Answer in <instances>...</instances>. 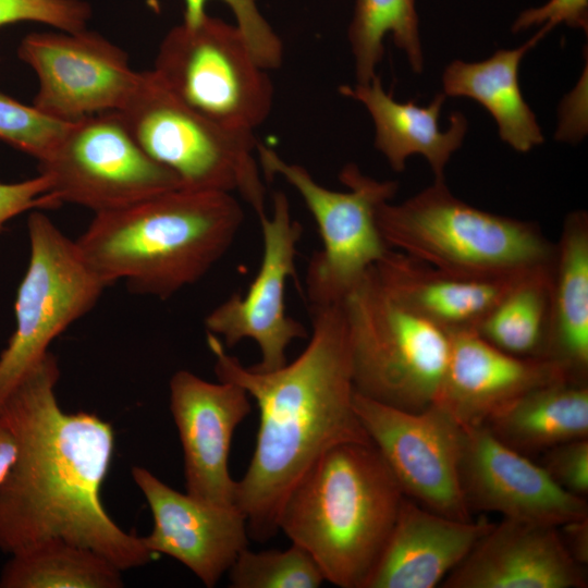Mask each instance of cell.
<instances>
[{
	"label": "cell",
	"mask_w": 588,
	"mask_h": 588,
	"mask_svg": "<svg viewBox=\"0 0 588 588\" xmlns=\"http://www.w3.org/2000/svg\"><path fill=\"white\" fill-rule=\"evenodd\" d=\"M264 252L259 270L244 294L233 293L205 318L208 333L229 348L245 339L256 342L260 362L250 366L271 371L287 363L290 344L308 336L304 324L286 314L285 287L296 278V253L302 237L301 223L292 218L283 192L272 195L270 215L259 218Z\"/></svg>",
	"instance_id": "cell-14"
},
{
	"label": "cell",
	"mask_w": 588,
	"mask_h": 588,
	"mask_svg": "<svg viewBox=\"0 0 588 588\" xmlns=\"http://www.w3.org/2000/svg\"><path fill=\"white\" fill-rule=\"evenodd\" d=\"M257 159L265 180L282 177L299 194L314 217L322 242L309 260L306 295L310 310L341 304L366 271L391 248L377 223L381 204L397 192L394 181H379L347 163L339 177L347 187L333 191L319 184L308 170L285 161L262 143Z\"/></svg>",
	"instance_id": "cell-8"
},
{
	"label": "cell",
	"mask_w": 588,
	"mask_h": 588,
	"mask_svg": "<svg viewBox=\"0 0 588 588\" xmlns=\"http://www.w3.org/2000/svg\"><path fill=\"white\" fill-rule=\"evenodd\" d=\"M571 556L580 565L588 563V517L569 520L558 527Z\"/></svg>",
	"instance_id": "cell-36"
},
{
	"label": "cell",
	"mask_w": 588,
	"mask_h": 588,
	"mask_svg": "<svg viewBox=\"0 0 588 588\" xmlns=\"http://www.w3.org/2000/svg\"><path fill=\"white\" fill-rule=\"evenodd\" d=\"M228 573L233 588H317L326 580L314 558L295 543L285 550L245 548Z\"/></svg>",
	"instance_id": "cell-29"
},
{
	"label": "cell",
	"mask_w": 588,
	"mask_h": 588,
	"mask_svg": "<svg viewBox=\"0 0 588 588\" xmlns=\"http://www.w3.org/2000/svg\"><path fill=\"white\" fill-rule=\"evenodd\" d=\"M17 54L38 81L32 106L64 123L119 110L139 76L122 48L87 28L28 34Z\"/></svg>",
	"instance_id": "cell-13"
},
{
	"label": "cell",
	"mask_w": 588,
	"mask_h": 588,
	"mask_svg": "<svg viewBox=\"0 0 588 588\" xmlns=\"http://www.w3.org/2000/svg\"><path fill=\"white\" fill-rule=\"evenodd\" d=\"M341 95L365 106L375 125V147L395 172L405 169L406 159L421 155L430 164L434 180H444V169L467 131V120L458 111L450 115V126L440 131L439 117L445 95L439 93L420 107L414 101L399 102L384 90L376 75L369 83L342 85Z\"/></svg>",
	"instance_id": "cell-22"
},
{
	"label": "cell",
	"mask_w": 588,
	"mask_h": 588,
	"mask_svg": "<svg viewBox=\"0 0 588 588\" xmlns=\"http://www.w3.org/2000/svg\"><path fill=\"white\" fill-rule=\"evenodd\" d=\"M405 494L372 442L327 450L287 494L279 530L341 588H364Z\"/></svg>",
	"instance_id": "cell-4"
},
{
	"label": "cell",
	"mask_w": 588,
	"mask_h": 588,
	"mask_svg": "<svg viewBox=\"0 0 588 588\" xmlns=\"http://www.w3.org/2000/svg\"><path fill=\"white\" fill-rule=\"evenodd\" d=\"M551 268L552 264L520 275L481 320L477 333L509 354L544 358Z\"/></svg>",
	"instance_id": "cell-26"
},
{
	"label": "cell",
	"mask_w": 588,
	"mask_h": 588,
	"mask_svg": "<svg viewBox=\"0 0 588 588\" xmlns=\"http://www.w3.org/2000/svg\"><path fill=\"white\" fill-rule=\"evenodd\" d=\"M311 316L305 350L271 371L244 366L207 332L218 379L244 388L259 408L255 450L235 485V506L255 541L264 542L279 531L287 494L320 455L343 442H371L354 411L341 304L311 310Z\"/></svg>",
	"instance_id": "cell-2"
},
{
	"label": "cell",
	"mask_w": 588,
	"mask_h": 588,
	"mask_svg": "<svg viewBox=\"0 0 588 588\" xmlns=\"http://www.w3.org/2000/svg\"><path fill=\"white\" fill-rule=\"evenodd\" d=\"M152 515V529L142 537L155 555L166 554L215 587L248 544L245 516L236 507H220L181 493L148 469L132 468Z\"/></svg>",
	"instance_id": "cell-17"
},
{
	"label": "cell",
	"mask_w": 588,
	"mask_h": 588,
	"mask_svg": "<svg viewBox=\"0 0 588 588\" xmlns=\"http://www.w3.org/2000/svg\"><path fill=\"white\" fill-rule=\"evenodd\" d=\"M550 30L541 28L515 49H499L479 62L455 60L443 73V94L468 97L494 119L500 138L518 152H528L544 140L536 115L525 101L518 82L524 56Z\"/></svg>",
	"instance_id": "cell-24"
},
{
	"label": "cell",
	"mask_w": 588,
	"mask_h": 588,
	"mask_svg": "<svg viewBox=\"0 0 588 588\" xmlns=\"http://www.w3.org/2000/svg\"><path fill=\"white\" fill-rule=\"evenodd\" d=\"M391 249L451 274L500 278L552 264L555 244L529 221L478 209L455 197L444 180L377 211Z\"/></svg>",
	"instance_id": "cell-5"
},
{
	"label": "cell",
	"mask_w": 588,
	"mask_h": 588,
	"mask_svg": "<svg viewBox=\"0 0 588 588\" xmlns=\"http://www.w3.org/2000/svg\"><path fill=\"white\" fill-rule=\"evenodd\" d=\"M355 392L404 411L437 399L450 334L397 302L372 267L341 302Z\"/></svg>",
	"instance_id": "cell-7"
},
{
	"label": "cell",
	"mask_w": 588,
	"mask_h": 588,
	"mask_svg": "<svg viewBox=\"0 0 588 588\" xmlns=\"http://www.w3.org/2000/svg\"><path fill=\"white\" fill-rule=\"evenodd\" d=\"M482 426L527 456L588 438L587 382L566 380L537 388L492 414Z\"/></svg>",
	"instance_id": "cell-25"
},
{
	"label": "cell",
	"mask_w": 588,
	"mask_h": 588,
	"mask_svg": "<svg viewBox=\"0 0 588 588\" xmlns=\"http://www.w3.org/2000/svg\"><path fill=\"white\" fill-rule=\"evenodd\" d=\"M372 269L397 302L448 333L476 330L500 298L526 273L500 278L462 277L395 249H390Z\"/></svg>",
	"instance_id": "cell-21"
},
{
	"label": "cell",
	"mask_w": 588,
	"mask_h": 588,
	"mask_svg": "<svg viewBox=\"0 0 588 588\" xmlns=\"http://www.w3.org/2000/svg\"><path fill=\"white\" fill-rule=\"evenodd\" d=\"M68 125L0 91V139L38 161L51 150Z\"/></svg>",
	"instance_id": "cell-30"
},
{
	"label": "cell",
	"mask_w": 588,
	"mask_h": 588,
	"mask_svg": "<svg viewBox=\"0 0 588 588\" xmlns=\"http://www.w3.org/2000/svg\"><path fill=\"white\" fill-rule=\"evenodd\" d=\"M39 162L54 199L100 213L181 188L176 176L135 142L119 112L69 123Z\"/></svg>",
	"instance_id": "cell-11"
},
{
	"label": "cell",
	"mask_w": 588,
	"mask_h": 588,
	"mask_svg": "<svg viewBox=\"0 0 588 588\" xmlns=\"http://www.w3.org/2000/svg\"><path fill=\"white\" fill-rule=\"evenodd\" d=\"M208 0H184V23L198 24L207 14ZM231 9L235 25L243 34L257 62L266 69H278L283 61V44L262 15L258 0H221Z\"/></svg>",
	"instance_id": "cell-31"
},
{
	"label": "cell",
	"mask_w": 588,
	"mask_h": 588,
	"mask_svg": "<svg viewBox=\"0 0 588 588\" xmlns=\"http://www.w3.org/2000/svg\"><path fill=\"white\" fill-rule=\"evenodd\" d=\"M243 222L233 194L175 188L95 213L75 242L108 285L123 280L136 294L166 299L200 280Z\"/></svg>",
	"instance_id": "cell-3"
},
{
	"label": "cell",
	"mask_w": 588,
	"mask_h": 588,
	"mask_svg": "<svg viewBox=\"0 0 588 588\" xmlns=\"http://www.w3.org/2000/svg\"><path fill=\"white\" fill-rule=\"evenodd\" d=\"M449 334L448 364L433 404L463 427L483 425L492 414L537 388L574 381L555 362L509 354L476 330Z\"/></svg>",
	"instance_id": "cell-18"
},
{
	"label": "cell",
	"mask_w": 588,
	"mask_h": 588,
	"mask_svg": "<svg viewBox=\"0 0 588 588\" xmlns=\"http://www.w3.org/2000/svg\"><path fill=\"white\" fill-rule=\"evenodd\" d=\"M391 35L403 50L415 73H420L424 58L416 0H355L347 37L359 84L369 83L384 53L383 41Z\"/></svg>",
	"instance_id": "cell-28"
},
{
	"label": "cell",
	"mask_w": 588,
	"mask_h": 588,
	"mask_svg": "<svg viewBox=\"0 0 588 588\" xmlns=\"http://www.w3.org/2000/svg\"><path fill=\"white\" fill-rule=\"evenodd\" d=\"M544 358L577 382L588 373V216L569 213L551 268L550 324Z\"/></svg>",
	"instance_id": "cell-23"
},
{
	"label": "cell",
	"mask_w": 588,
	"mask_h": 588,
	"mask_svg": "<svg viewBox=\"0 0 588 588\" xmlns=\"http://www.w3.org/2000/svg\"><path fill=\"white\" fill-rule=\"evenodd\" d=\"M90 5L83 0H0V26L36 22L61 32L87 28Z\"/></svg>",
	"instance_id": "cell-32"
},
{
	"label": "cell",
	"mask_w": 588,
	"mask_h": 588,
	"mask_svg": "<svg viewBox=\"0 0 588 588\" xmlns=\"http://www.w3.org/2000/svg\"><path fill=\"white\" fill-rule=\"evenodd\" d=\"M57 205L48 179L40 173L22 182L0 183V231L10 219L24 211Z\"/></svg>",
	"instance_id": "cell-34"
},
{
	"label": "cell",
	"mask_w": 588,
	"mask_h": 588,
	"mask_svg": "<svg viewBox=\"0 0 588 588\" xmlns=\"http://www.w3.org/2000/svg\"><path fill=\"white\" fill-rule=\"evenodd\" d=\"M16 453V439L9 426L0 417V482L13 464Z\"/></svg>",
	"instance_id": "cell-37"
},
{
	"label": "cell",
	"mask_w": 588,
	"mask_h": 588,
	"mask_svg": "<svg viewBox=\"0 0 588 588\" xmlns=\"http://www.w3.org/2000/svg\"><path fill=\"white\" fill-rule=\"evenodd\" d=\"M541 466L569 493L588 494V438L558 444L542 453Z\"/></svg>",
	"instance_id": "cell-33"
},
{
	"label": "cell",
	"mask_w": 588,
	"mask_h": 588,
	"mask_svg": "<svg viewBox=\"0 0 588 588\" xmlns=\"http://www.w3.org/2000/svg\"><path fill=\"white\" fill-rule=\"evenodd\" d=\"M561 23L587 32L588 0H549L540 7L527 9L516 17L512 30L517 33L539 25L553 29Z\"/></svg>",
	"instance_id": "cell-35"
},
{
	"label": "cell",
	"mask_w": 588,
	"mask_h": 588,
	"mask_svg": "<svg viewBox=\"0 0 588 588\" xmlns=\"http://www.w3.org/2000/svg\"><path fill=\"white\" fill-rule=\"evenodd\" d=\"M465 429L461 483L469 509L555 527L588 517L586 499L563 489L540 464L482 425Z\"/></svg>",
	"instance_id": "cell-16"
},
{
	"label": "cell",
	"mask_w": 588,
	"mask_h": 588,
	"mask_svg": "<svg viewBox=\"0 0 588 588\" xmlns=\"http://www.w3.org/2000/svg\"><path fill=\"white\" fill-rule=\"evenodd\" d=\"M493 525L451 518L404 497L364 588H433Z\"/></svg>",
	"instance_id": "cell-20"
},
{
	"label": "cell",
	"mask_w": 588,
	"mask_h": 588,
	"mask_svg": "<svg viewBox=\"0 0 588 588\" xmlns=\"http://www.w3.org/2000/svg\"><path fill=\"white\" fill-rule=\"evenodd\" d=\"M59 376L48 352L0 404L17 444L0 482V550L15 555L64 542L95 551L121 571L143 566L155 554L142 537L120 528L101 501L113 429L95 414L63 412Z\"/></svg>",
	"instance_id": "cell-1"
},
{
	"label": "cell",
	"mask_w": 588,
	"mask_h": 588,
	"mask_svg": "<svg viewBox=\"0 0 588 588\" xmlns=\"http://www.w3.org/2000/svg\"><path fill=\"white\" fill-rule=\"evenodd\" d=\"M353 405L405 497L441 515L471 519L461 483L465 427L437 404L404 411L355 392Z\"/></svg>",
	"instance_id": "cell-12"
},
{
	"label": "cell",
	"mask_w": 588,
	"mask_h": 588,
	"mask_svg": "<svg viewBox=\"0 0 588 588\" xmlns=\"http://www.w3.org/2000/svg\"><path fill=\"white\" fill-rule=\"evenodd\" d=\"M30 255L15 299L16 328L0 354V404L49 351L50 343L86 315L109 286L42 212L27 220Z\"/></svg>",
	"instance_id": "cell-10"
},
{
	"label": "cell",
	"mask_w": 588,
	"mask_h": 588,
	"mask_svg": "<svg viewBox=\"0 0 588 588\" xmlns=\"http://www.w3.org/2000/svg\"><path fill=\"white\" fill-rule=\"evenodd\" d=\"M157 77L179 100L231 130L254 132L269 117L273 85L234 24L206 14L161 40Z\"/></svg>",
	"instance_id": "cell-9"
},
{
	"label": "cell",
	"mask_w": 588,
	"mask_h": 588,
	"mask_svg": "<svg viewBox=\"0 0 588 588\" xmlns=\"http://www.w3.org/2000/svg\"><path fill=\"white\" fill-rule=\"evenodd\" d=\"M139 147L172 172L181 188L237 193L258 218L267 188L254 132L224 127L179 100L152 70L117 110Z\"/></svg>",
	"instance_id": "cell-6"
},
{
	"label": "cell",
	"mask_w": 588,
	"mask_h": 588,
	"mask_svg": "<svg viewBox=\"0 0 588 588\" xmlns=\"http://www.w3.org/2000/svg\"><path fill=\"white\" fill-rule=\"evenodd\" d=\"M559 528L504 518L441 583L444 588H584L587 574Z\"/></svg>",
	"instance_id": "cell-19"
},
{
	"label": "cell",
	"mask_w": 588,
	"mask_h": 588,
	"mask_svg": "<svg viewBox=\"0 0 588 588\" xmlns=\"http://www.w3.org/2000/svg\"><path fill=\"white\" fill-rule=\"evenodd\" d=\"M170 409L183 449L186 493L210 505L236 507L229 454L236 427L252 411L246 390L179 370L170 380Z\"/></svg>",
	"instance_id": "cell-15"
},
{
	"label": "cell",
	"mask_w": 588,
	"mask_h": 588,
	"mask_svg": "<svg viewBox=\"0 0 588 588\" xmlns=\"http://www.w3.org/2000/svg\"><path fill=\"white\" fill-rule=\"evenodd\" d=\"M121 572L95 551L52 542L12 555L0 588H121Z\"/></svg>",
	"instance_id": "cell-27"
}]
</instances>
